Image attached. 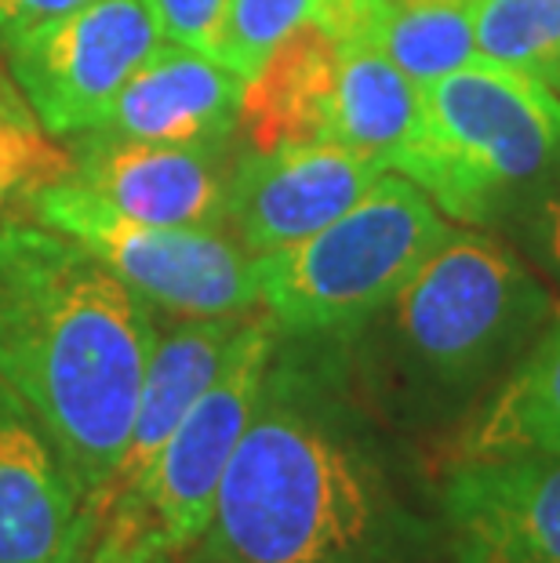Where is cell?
<instances>
[{
  "label": "cell",
  "mask_w": 560,
  "mask_h": 563,
  "mask_svg": "<svg viewBox=\"0 0 560 563\" xmlns=\"http://www.w3.org/2000/svg\"><path fill=\"white\" fill-rule=\"evenodd\" d=\"M157 320L88 247L0 222V378L33 407L85 484H110L135 422Z\"/></svg>",
  "instance_id": "obj_1"
},
{
  "label": "cell",
  "mask_w": 560,
  "mask_h": 563,
  "mask_svg": "<svg viewBox=\"0 0 560 563\" xmlns=\"http://www.w3.org/2000/svg\"><path fill=\"white\" fill-rule=\"evenodd\" d=\"M422 545V523L364 443L299 378L270 367L197 560L415 563Z\"/></svg>",
  "instance_id": "obj_2"
},
{
  "label": "cell",
  "mask_w": 560,
  "mask_h": 563,
  "mask_svg": "<svg viewBox=\"0 0 560 563\" xmlns=\"http://www.w3.org/2000/svg\"><path fill=\"white\" fill-rule=\"evenodd\" d=\"M451 233L411 178L386 172L325 230L255 258L259 306L284 334H350L383 313Z\"/></svg>",
  "instance_id": "obj_3"
},
{
  "label": "cell",
  "mask_w": 560,
  "mask_h": 563,
  "mask_svg": "<svg viewBox=\"0 0 560 563\" xmlns=\"http://www.w3.org/2000/svg\"><path fill=\"white\" fill-rule=\"evenodd\" d=\"M426 131L404 164L444 214L487 222L506 200L560 178V99L520 69L476 63L422 84Z\"/></svg>",
  "instance_id": "obj_4"
},
{
  "label": "cell",
  "mask_w": 560,
  "mask_h": 563,
  "mask_svg": "<svg viewBox=\"0 0 560 563\" xmlns=\"http://www.w3.org/2000/svg\"><path fill=\"white\" fill-rule=\"evenodd\" d=\"M550 298L509 247L451 233L386 306L411 367L462 389L506 361L550 317Z\"/></svg>",
  "instance_id": "obj_5"
},
{
  "label": "cell",
  "mask_w": 560,
  "mask_h": 563,
  "mask_svg": "<svg viewBox=\"0 0 560 563\" xmlns=\"http://www.w3.org/2000/svg\"><path fill=\"white\" fill-rule=\"evenodd\" d=\"M33 222L88 247L153 309L189 317H248L259 306L255 258L226 230L157 225L110 208L77 178L30 203Z\"/></svg>",
  "instance_id": "obj_6"
},
{
  "label": "cell",
  "mask_w": 560,
  "mask_h": 563,
  "mask_svg": "<svg viewBox=\"0 0 560 563\" xmlns=\"http://www.w3.org/2000/svg\"><path fill=\"white\" fill-rule=\"evenodd\" d=\"M277 323L252 313L226 353L219 375L175 426L131 495L102 509L99 523L150 534L168 556H183L205 538L216 495L237 443L252 422L277 356Z\"/></svg>",
  "instance_id": "obj_7"
},
{
  "label": "cell",
  "mask_w": 560,
  "mask_h": 563,
  "mask_svg": "<svg viewBox=\"0 0 560 563\" xmlns=\"http://www.w3.org/2000/svg\"><path fill=\"white\" fill-rule=\"evenodd\" d=\"M161 30L142 0H91L8 41V66L47 135L99 128L131 74L157 52Z\"/></svg>",
  "instance_id": "obj_8"
},
{
  "label": "cell",
  "mask_w": 560,
  "mask_h": 563,
  "mask_svg": "<svg viewBox=\"0 0 560 563\" xmlns=\"http://www.w3.org/2000/svg\"><path fill=\"white\" fill-rule=\"evenodd\" d=\"M99 512L33 407L0 378V563H85Z\"/></svg>",
  "instance_id": "obj_9"
},
{
  "label": "cell",
  "mask_w": 560,
  "mask_h": 563,
  "mask_svg": "<svg viewBox=\"0 0 560 563\" xmlns=\"http://www.w3.org/2000/svg\"><path fill=\"white\" fill-rule=\"evenodd\" d=\"M440 523L451 563H560V454L455 462Z\"/></svg>",
  "instance_id": "obj_10"
},
{
  "label": "cell",
  "mask_w": 560,
  "mask_h": 563,
  "mask_svg": "<svg viewBox=\"0 0 560 563\" xmlns=\"http://www.w3.org/2000/svg\"><path fill=\"white\" fill-rule=\"evenodd\" d=\"M386 172L339 142L244 153L230 175V230L252 258L292 247L350 211Z\"/></svg>",
  "instance_id": "obj_11"
},
{
  "label": "cell",
  "mask_w": 560,
  "mask_h": 563,
  "mask_svg": "<svg viewBox=\"0 0 560 563\" xmlns=\"http://www.w3.org/2000/svg\"><path fill=\"white\" fill-rule=\"evenodd\" d=\"M74 153V178L110 208L157 225L226 230L230 175L226 146H161L85 131Z\"/></svg>",
  "instance_id": "obj_12"
},
{
  "label": "cell",
  "mask_w": 560,
  "mask_h": 563,
  "mask_svg": "<svg viewBox=\"0 0 560 563\" xmlns=\"http://www.w3.org/2000/svg\"><path fill=\"white\" fill-rule=\"evenodd\" d=\"M244 77L219 58L161 41L91 131L161 146H226L241 124Z\"/></svg>",
  "instance_id": "obj_13"
},
{
  "label": "cell",
  "mask_w": 560,
  "mask_h": 563,
  "mask_svg": "<svg viewBox=\"0 0 560 563\" xmlns=\"http://www.w3.org/2000/svg\"><path fill=\"white\" fill-rule=\"evenodd\" d=\"M248 317H189L178 320L172 331L164 334L157 331L146 375H142L128 448L121 454V462H117L110 484H106L99 501H95L99 517L113 501L128 498L131 487L146 476L150 462L168 443L175 426L183 422L189 407L200 400V393L219 375L226 353H230L237 331H241V323Z\"/></svg>",
  "instance_id": "obj_14"
},
{
  "label": "cell",
  "mask_w": 560,
  "mask_h": 563,
  "mask_svg": "<svg viewBox=\"0 0 560 563\" xmlns=\"http://www.w3.org/2000/svg\"><path fill=\"white\" fill-rule=\"evenodd\" d=\"M339 44L317 26H299L244 80L241 128L248 153L331 139Z\"/></svg>",
  "instance_id": "obj_15"
},
{
  "label": "cell",
  "mask_w": 560,
  "mask_h": 563,
  "mask_svg": "<svg viewBox=\"0 0 560 563\" xmlns=\"http://www.w3.org/2000/svg\"><path fill=\"white\" fill-rule=\"evenodd\" d=\"M426 131L422 88L378 44L339 47L331 139L375 161L383 172H404Z\"/></svg>",
  "instance_id": "obj_16"
},
{
  "label": "cell",
  "mask_w": 560,
  "mask_h": 563,
  "mask_svg": "<svg viewBox=\"0 0 560 563\" xmlns=\"http://www.w3.org/2000/svg\"><path fill=\"white\" fill-rule=\"evenodd\" d=\"M517 454H560V298L546 331L462 433L455 462Z\"/></svg>",
  "instance_id": "obj_17"
},
{
  "label": "cell",
  "mask_w": 560,
  "mask_h": 563,
  "mask_svg": "<svg viewBox=\"0 0 560 563\" xmlns=\"http://www.w3.org/2000/svg\"><path fill=\"white\" fill-rule=\"evenodd\" d=\"M476 0H389L378 47L415 84H433L476 63Z\"/></svg>",
  "instance_id": "obj_18"
},
{
  "label": "cell",
  "mask_w": 560,
  "mask_h": 563,
  "mask_svg": "<svg viewBox=\"0 0 560 563\" xmlns=\"http://www.w3.org/2000/svg\"><path fill=\"white\" fill-rule=\"evenodd\" d=\"M476 55L560 91V0H476Z\"/></svg>",
  "instance_id": "obj_19"
},
{
  "label": "cell",
  "mask_w": 560,
  "mask_h": 563,
  "mask_svg": "<svg viewBox=\"0 0 560 563\" xmlns=\"http://www.w3.org/2000/svg\"><path fill=\"white\" fill-rule=\"evenodd\" d=\"M74 178V153L47 135L26 102L0 88V222L26 208L47 186Z\"/></svg>",
  "instance_id": "obj_20"
},
{
  "label": "cell",
  "mask_w": 560,
  "mask_h": 563,
  "mask_svg": "<svg viewBox=\"0 0 560 563\" xmlns=\"http://www.w3.org/2000/svg\"><path fill=\"white\" fill-rule=\"evenodd\" d=\"M317 4L320 0H230L219 63L248 80L284 37H292L299 26H314Z\"/></svg>",
  "instance_id": "obj_21"
},
{
  "label": "cell",
  "mask_w": 560,
  "mask_h": 563,
  "mask_svg": "<svg viewBox=\"0 0 560 563\" xmlns=\"http://www.w3.org/2000/svg\"><path fill=\"white\" fill-rule=\"evenodd\" d=\"M157 22L161 37L186 44L194 52L219 58L222 47V22L230 0H142Z\"/></svg>",
  "instance_id": "obj_22"
},
{
  "label": "cell",
  "mask_w": 560,
  "mask_h": 563,
  "mask_svg": "<svg viewBox=\"0 0 560 563\" xmlns=\"http://www.w3.org/2000/svg\"><path fill=\"white\" fill-rule=\"evenodd\" d=\"M172 556L150 534L128 531L117 523H99L85 563H168Z\"/></svg>",
  "instance_id": "obj_23"
},
{
  "label": "cell",
  "mask_w": 560,
  "mask_h": 563,
  "mask_svg": "<svg viewBox=\"0 0 560 563\" xmlns=\"http://www.w3.org/2000/svg\"><path fill=\"white\" fill-rule=\"evenodd\" d=\"M85 4H91V0H0V44L15 41L52 19H63Z\"/></svg>",
  "instance_id": "obj_24"
},
{
  "label": "cell",
  "mask_w": 560,
  "mask_h": 563,
  "mask_svg": "<svg viewBox=\"0 0 560 563\" xmlns=\"http://www.w3.org/2000/svg\"><path fill=\"white\" fill-rule=\"evenodd\" d=\"M539 244H542V255L553 266V273H560V194H553L550 200L542 203Z\"/></svg>",
  "instance_id": "obj_25"
},
{
  "label": "cell",
  "mask_w": 560,
  "mask_h": 563,
  "mask_svg": "<svg viewBox=\"0 0 560 563\" xmlns=\"http://www.w3.org/2000/svg\"><path fill=\"white\" fill-rule=\"evenodd\" d=\"M168 563H178V560H175V556H172V560H168ZM194 563H205V560H194Z\"/></svg>",
  "instance_id": "obj_26"
}]
</instances>
